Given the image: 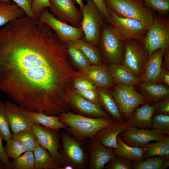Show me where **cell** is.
<instances>
[{
	"label": "cell",
	"mask_w": 169,
	"mask_h": 169,
	"mask_svg": "<svg viewBox=\"0 0 169 169\" xmlns=\"http://www.w3.org/2000/svg\"><path fill=\"white\" fill-rule=\"evenodd\" d=\"M62 42L48 26L25 16L0 28V90L28 111L58 116L78 77Z\"/></svg>",
	"instance_id": "6da1fadb"
},
{
	"label": "cell",
	"mask_w": 169,
	"mask_h": 169,
	"mask_svg": "<svg viewBox=\"0 0 169 169\" xmlns=\"http://www.w3.org/2000/svg\"><path fill=\"white\" fill-rule=\"evenodd\" d=\"M58 116L67 125L65 131L83 142L95 138L100 130L117 122L110 117L91 118L69 111L61 113Z\"/></svg>",
	"instance_id": "7a4b0ae2"
},
{
	"label": "cell",
	"mask_w": 169,
	"mask_h": 169,
	"mask_svg": "<svg viewBox=\"0 0 169 169\" xmlns=\"http://www.w3.org/2000/svg\"><path fill=\"white\" fill-rule=\"evenodd\" d=\"M61 147L59 169H83L88 165V151L85 142L80 141L65 131H60Z\"/></svg>",
	"instance_id": "3957f363"
},
{
	"label": "cell",
	"mask_w": 169,
	"mask_h": 169,
	"mask_svg": "<svg viewBox=\"0 0 169 169\" xmlns=\"http://www.w3.org/2000/svg\"><path fill=\"white\" fill-rule=\"evenodd\" d=\"M107 9L118 16L139 21L149 28L152 25L154 12L143 3L131 0H104Z\"/></svg>",
	"instance_id": "277c9868"
},
{
	"label": "cell",
	"mask_w": 169,
	"mask_h": 169,
	"mask_svg": "<svg viewBox=\"0 0 169 169\" xmlns=\"http://www.w3.org/2000/svg\"><path fill=\"white\" fill-rule=\"evenodd\" d=\"M98 47L103 61L106 63L122 64L124 57L125 42L120 39L105 22Z\"/></svg>",
	"instance_id": "5b68a950"
},
{
	"label": "cell",
	"mask_w": 169,
	"mask_h": 169,
	"mask_svg": "<svg viewBox=\"0 0 169 169\" xmlns=\"http://www.w3.org/2000/svg\"><path fill=\"white\" fill-rule=\"evenodd\" d=\"M85 0L86 4L81 9L82 14L81 28L84 34L82 39L98 46L105 21L93 1Z\"/></svg>",
	"instance_id": "8992f818"
},
{
	"label": "cell",
	"mask_w": 169,
	"mask_h": 169,
	"mask_svg": "<svg viewBox=\"0 0 169 169\" xmlns=\"http://www.w3.org/2000/svg\"><path fill=\"white\" fill-rule=\"evenodd\" d=\"M143 42L149 57L155 51L160 49L169 48V20L154 12L151 26L147 30Z\"/></svg>",
	"instance_id": "52a82bcc"
},
{
	"label": "cell",
	"mask_w": 169,
	"mask_h": 169,
	"mask_svg": "<svg viewBox=\"0 0 169 169\" xmlns=\"http://www.w3.org/2000/svg\"><path fill=\"white\" fill-rule=\"evenodd\" d=\"M110 89L121 115L125 121L128 120L136 107L148 103L134 87L115 84Z\"/></svg>",
	"instance_id": "ba28073f"
},
{
	"label": "cell",
	"mask_w": 169,
	"mask_h": 169,
	"mask_svg": "<svg viewBox=\"0 0 169 169\" xmlns=\"http://www.w3.org/2000/svg\"><path fill=\"white\" fill-rule=\"evenodd\" d=\"M125 50L122 64L140 79L149 56L143 42L131 38L125 42Z\"/></svg>",
	"instance_id": "9c48e42d"
},
{
	"label": "cell",
	"mask_w": 169,
	"mask_h": 169,
	"mask_svg": "<svg viewBox=\"0 0 169 169\" xmlns=\"http://www.w3.org/2000/svg\"><path fill=\"white\" fill-rule=\"evenodd\" d=\"M111 21L109 24L115 34L125 42L131 38L143 42L148 28L136 19L122 18L108 9Z\"/></svg>",
	"instance_id": "30bf717a"
},
{
	"label": "cell",
	"mask_w": 169,
	"mask_h": 169,
	"mask_svg": "<svg viewBox=\"0 0 169 169\" xmlns=\"http://www.w3.org/2000/svg\"><path fill=\"white\" fill-rule=\"evenodd\" d=\"M65 103L69 109L80 115L94 118L110 117L98 105L85 99L71 87L64 97Z\"/></svg>",
	"instance_id": "8fae6325"
},
{
	"label": "cell",
	"mask_w": 169,
	"mask_h": 169,
	"mask_svg": "<svg viewBox=\"0 0 169 169\" xmlns=\"http://www.w3.org/2000/svg\"><path fill=\"white\" fill-rule=\"evenodd\" d=\"M38 19L50 27L63 42L76 41L83 38L84 32L81 28L77 27L62 22L57 19L47 8L40 14Z\"/></svg>",
	"instance_id": "7c38bea8"
},
{
	"label": "cell",
	"mask_w": 169,
	"mask_h": 169,
	"mask_svg": "<svg viewBox=\"0 0 169 169\" xmlns=\"http://www.w3.org/2000/svg\"><path fill=\"white\" fill-rule=\"evenodd\" d=\"M75 0H49L50 12L59 21L81 27L82 14L76 6Z\"/></svg>",
	"instance_id": "4fadbf2b"
},
{
	"label": "cell",
	"mask_w": 169,
	"mask_h": 169,
	"mask_svg": "<svg viewBox=\"0 0 169 169\" xmlns=\"http://www.w3.org/2000/svg\"><path fill=\"white\" fill-rule=\"evenodd\" d=\"M165 135L159 134L153 129H144L128 126L118 136L126 145L132 147H142L151 141H157Z\"/></svg>",
	"instance_id": "5bb4252c"
},
{
	"label": "cell",
	"mask_w": 169,
	"mask_h": 169,
	"mask_svg": "<svg viewBox=\"0 0 169 169\" xmlns=\"http://www.w3.org/2000/svg\"><path fill=\"white\" fill-rule=\"evenodd\" d=\"M31 129L37 137L40 145L46 149L51 155L58 161L61 147L60 131L50 129L41 125L35 124H33Z\"/></svg>",
	"instance_id": "9a60e30c"
},
{
	"label": "cell",
	"mask_w": 169,
	"mask_h": 169,
	"mask_svg": "<svg viewBox=\"0 0 169 169\" xmlns=\"http://www.w3.org/2000/svg\"><path fill=\"white\" fill-rule=\"evenodd\" d=\"M88 140L89 168L105 169V165L116 156L115 153L110 148L106 147L95 138Z\"/></svg>",
	"instance_id": "2e32d148"
},
{
	"label": "cell",
	"mask_w": 169,
	"mask_h": 169,
	"mask_svg": "<svg viewBox=\"0 0 169 169\" xmlns=\"http://www.w3.org/2000/svg\"><path fill=\"white\" fill-rule=\"evenodd\" d=\"M5 103L10 128L13 134L31 128L33 123L29 116L28 111L11 101Z\"/></svg>",
	"instance_id": "e0dca14e"
},
{
	"label": "cell",
	"mask_w": 169,
	"mask_h": 169,
	"mask_svg": "<svg viewBox=\"0 0 169 169\" xmlns=\"http://www.w3.org/2000/svg\"><path fill=\"white\" fill-rule=\"evenodd\" d=\"M78 74V76L90 80L97 87L110 89L115 85L107 67L103 64H91L88 68L80 70Z\"/></svg>",
	"instance_id": "ac0fdd59"
},
{
	"label": "cell",
	"mask_w": 169,
	"mask_h": 169,
	"mask_svg": "<svg viewBox=\"0 0 169 169\" xmlns=\"http://www.w3.org/2000/svg\"><path fill=\"white\" fill-rule=\"evenodd\" d=\"M134 88L151 105L169 97V86L161 82H139Z\"/></svg>",
	"instance_id": "d6986e66"
},
{
	"label": "cell",
	"mask_w": 169,
	"mask_h": 169,
	"mask_svg": "<svg viewBox=\"0 0 169 169\" xmlns=\"http://www.w3.org/2000/svg\"><path fill=\"white\" fill-rule=\"evenodd\" d=\"M154 108V104L148 103L138 106L126 121L128 126L141 129H152L151 122Z\"/></svg>",
	"instance_id": "ffe728a7"
},
{
	"label": "cell",
	"mask_w": 169,
	"mask_h": 169,
	"mask_svg": "<svg viewBox=\"0 0 169 169\" xmlns=\"http://www.w3.org/2000/svg\"><path fill=\"white\" fill-rule=\"evenodd\" d=\"M165 49H160L151 54L144 67L140 83L161 82L159 75Z\"/></svg>",
	"instance_id": "44dd1931"
},
{
	"label": "cell",
	"mask_w": 169,
	"mask_h": 169,
	"mask_svg": "<svg viewBox=\"0 0 169 169\" xmlns=\"http://www.w3.org/2000/svg\"><path fill=\"white\" fill-rule=\"evenodd\" d=\"M128 126L126 121L116 122L100 130L95 138L106 147L115 149L117 146L118 136Z\"/></svg>",
	"instance_id": "7402d4cb"
},
{
	"label": "cell",
	"mask_w": 169,
	"mask_h": 169,
	"mask_svg": "<svg viewBox=\"0 0 169 169\" xmlns=\"http://www.w3.org/2000/svg\"><path fill=\"white\" fill-rule=\"evenodd\" d=\"M100 105L103 110L117 122L125 121L122 118L115 101L109 88L97 87Z\"/></svg>",
	"instance_id": "603a6c76"
},
{
	"label": "cell",
	"mask_w": 169,
	"mask_h": 169,
	"mask_svg": "<svg viewBox=\"0 0 169 169\" xmlns=\"http://www.w3.org/2000/svg\"><path fill=\"white\" fill-rule=\"evenodd\" d=\"M115 84L134 87L140 79L122 64L107 63Z\"/></svg>",
	"instance_id": "cb8c5ba5"
},
{
	"label": "cell",
	"mask_w": 169,
	"mask_h": 169,
	"mask_svg": "<svg viewBox=\"0 0 169 169\" xmlns=\"http://www.w3.org/2000/svg\"><path fill=\"white\" fill-rule=\"evenodd\" d=\"M66 54L70 61L80 70L88 68L91 64L75 41L63 42Z\"/></svg>",
	"instance_id": "d4e9b609"
},
{
	"label": "cell",
	"mask_w": 169,
	"mask_h": 169,
	"mask_svg": "<svg viewBox=\"0 0 169 169\" xmlns=\"http://www.w3.org/2000/svg\"><path fill=\"white\" fill-rule=\"evenodd\" d=\"M23 10L10 1H0V26L26 16Z\"/></svg>",
	"instance_id": "484cf974"
},
{
	"label": "cell",
	"mask_w": 169,
	"mask_h": 169,
	"mask_svg": "<svg viewBox=\"0 0 169 169\" xmlns=\"http://www.w3.org/2000/svg\"><path fill=\"white\" fill-rule=\"evenodd\" d=\"M33 152L35 158L34 169H59L60 167L58 161L41 146H39Z\"/></svg>",
	"instance_id": "4316f807"
},
{
	"label": "cell",
	"mask_w": 169,
	"mask_h": 169,
	"mask_svg": "<svg viewBox=\"0 0 169 169\" xmlns=\"http://www.w3.org/2000/svg\"><path fill=\"white\" fill-rule=\"evenodd\" d=\"M28 112L29 116L33 124H40L47 128L58 131L65 129L67 127L60 120L58 116L49 115L40 112Z\"/></svg>",
	"instance_id": "83f0119b"
},
{
	"label": "cell",
	"mask_w": 169,
	"mask_h": 169,
	"mask_svg": "<svg viewBox=\"0 0 169 169\" xmlns=\"http://www.w3.org/2000/svg\"><path fill=\"white\" fill-rule=\"evenodd\" d=\"M149 143L144 146V159L153 156H160L169 158V136L165 135L160 140Z\"/></svg>",
	"instance_id": "f1b7e54d"
},
{
	"label": "cell",
	"mask_w": 169,
	"mask_h": 169,
	"mask_svg": "<svg viewBox=\"0 0 169 169\" xmlns=\"http://www.w3.org/2000/svg\"><path fill=\"white\" fill-rule=\"evenodd\" d=\"M117 142L115 149L110 148L116 156L125 158L134 162L139 161L144 159L142 148L132 147L126 145L119 136L117 137Z\"/></svg>",
	"instance_id": "f546056e"
},
{
	"label": "cell",
	"mask_w": 169,
	"mask_h": 169,
	"mask_svg": "<svg viewBox=\"0 0 169 169\" xmlns=\"http://www.w3.org/2000/svg\"><path fill=\"white\" fill-rule=\"evenodd\" d=\"M90 64L95 65L103 64V60L98 46H95L83 39L75 41Z\"/></svg>",
	"instance_id": "4dcf8cb0"
},
{
	"label": "cell",
	"mask_w": 169,
	"mask_h": 169,
	"mask_svg": "<svg viewBox=\"0 0 169 169\" xmlns=\"http://www.w3.org/2000/svg\"><path fill=\"white\" fill-rule=\"evenodd\" d=\"M133 169H166L169 166V158L156 156L132 162Z\"/></svg>",
	"instance_id": "1f68e13d"
},
{
	"label": "cell",
	"mask_w": 169,
	"mask_h": 169,
	"mask_svg": "<svg viewBox=\"0 0 169 169\" xmlns=\"http://www.w3.org/2000/svg\"><path fill=\"white\" fill-rule=\"evenodd\" d=\"M12 138L21 142L27 151H33L40 146L31 128L23 130L16 134H12Z\"/></svg>",
	"instance_id": "d6a6232c"
},
{
	"label": "cell",
	"mask_w": 169,
	"mask_h": 169,
	"mask_svg": "<svg viewBox=\"0 0 169 169\" xmlns=\"http://www.w3.org/2000/svg\"><path fill=\"white\" fill-rule=\"evenodd\" d=\"M10 169H34L33 151H27L18 158L10 161Z\"/></svg>",
	"instance_id": "836d02e7"
},
{
	"label": "cell",
	"mask_w": 169,
	"mask_h": 169,
	"mask_svg": "<svg viewBox=\"0 0 169 169\" xmlns=\"http://www.w3.org/2000/svg\"><path fill=\"white\" fill-rule=\"evenodd\" d=\"M6 103L0 100V136L2 141H6L12 138V134L6 111Z\"/></svg>",
	"instance_id": "e575fe53"
},
{
	"label": "cell",
	"mask_w": 169,
	"mask_h": 169,
	"mask_svg": "<svg viewBox=\"0 0 169 169\" xmlns=\"http://www.w3.org/2000/svg\"><path fill=\"white\" fill-rule=\"evenodd\" d=\"M152 129L162 135H169V115L157 114L153 115Z\"/></svg>",
	"instance_id": "d590c367"
},
{
	"label": "cell",
	"mask_w": 169,
	"mask_h": 169,
	"mask_svg": "<svg viewBox=\"0 0 169 169\" xmlns=\"http://www.w3.org/2000/svg\"><path fill=\"white\" fill-rule=\"evenodd\" d=\"M6 142L4 150L8 158L15 159L27 151L21 143L16 140L11 138Z\"/></svg>",
	"instance_id": "8d00e7d4"
},
{
	"label": "cell",
	"mask_w": 169,
	"mask_h": 169,
	"mask_svg": "<svg viewBox=\"0 0 169 169\" xmlns=\"http://www.w3.org/2000/svg\"><path fill=\"white\" fill-rule=\"evenodd\" d=\"M143 3L145 6L157 12L159 16L167 17L169 12V0H143Z\"/></svg>",
	"instance_id": "74e56055"
},
{
	"label": "cell",
	"mask_w": 169,
	"mask_h": 169,
	"mask_svg": "<svg viewBox=\"0 0 169 169\" xmlns=\"http://www.w3.org/2000/svg\"><path fill=\"white\" fill-rule=\"evenodd\" d=\"M106 169H133L131 161L125 158L116 156L105 166Z\"/></svg>",
	"instance_id": "f35d334b"
},
{
	"label": "cell",
	"mask_w": 169,
	"mask_h": 169,
	"mask_svg": "<svg viewBox=\"0 0 169 169\" xmlns=\"http://www.w3.org/2000/svg\"><path fill=\"white\" fill-rule=\"evenodd\" d=\"M73 86L74 90L79 92H84L97 89V86L93 82L81 76H79L74 79Z\"/></svg>",
	"instance_id": "ab89813d"
},
{
	"label": "cell",
	"mask_w": 169,
	"mask_h": 169,
	"mask_svg": "<svg viewBox=\"0 0 169 169\" xmlns=\"http://www.w3.org/2000/svg\"><path fill=\"white\" fill-rule=\"evenodd\" d=\"M50 7L49 0H33L32 2V10L38 19L40 13Z\"/></svg>",
	"instance_id": "60d3db41"
},
{
	"label": "cell",
	"mask_w": 169,
	"mask_h": 169,
	"mask_svg": "<svg viewBox=\"0 0 169 169\" xmlns=\"http://www.w3.org/2000/svg\"><path fill=\"white\" fill-rule=\"evenodd\" d=\"M12 1L24 11L26 16L38 19L32 9V0H8Z\"/></svg>",
	"instance_id": "b9f144b4"
},
{
	"label": "cell",
	"mask_w": 169,
	"mask_h": 169,
	"mask_svg": "<svg viewBox=\"0 0 169 169\" xmlns=\"http://www.w3.org/2000/svg\"><path fill=\"white\" fill-rule=\"evenodd\" d=\"M153 115L157 114L169 115V97L154 104Z\"/></svg>",
	"instance_id": "7bdbcfd3"
},
{
	"label": "cell",
	"mask_w": 169,
	"mask_h": 169,
	"mask_svg": "<svg viewBox=\"0 0 169 169\" xmlns=\"http://www.w3.org/2000/svg\"><path fill=\"white\" fill-rule=\"evenodd\" d=\"M101 13L105 22L109 24L111 22L110 15L104 0H92Z\"/></svg>",
	"instance_id": "ee69618b"
},
{
	"label": "cell",
	"mask_w": 169,
	"mask_h": 169,
	"mask_svg": "<svg viewBox=\"0 0 169 169\" xmlns=\"http://www.w3.org/2000/svg\"><path fill=\"white\" fill-rule=\"evenodd\" d=\"M75 91L87 100L100 105L97 89L84 92Z\"/></svg>",
	"instance_id": "f6af8a7d"
},
{
	"label": "cell",
	"mask_w": 169,
	"mask_h": 169,
	"mask_svg": "<svg viewBox=\"0 0 169 169\" xmlns=\"http://www.w3.org/2000/svg\"><path fill=\"white\" fill-rule=\"evenodd\" d=\"M2 141L0 136V160L5 165L7 169H10V161L5 153Z\"/></svg>",
	"instance_id": "bcb514c9"
},
{
	"label": "cell",
	"mask_w": 169,
	"mask_h": 169,
	"mask_svg": "<svg viewBox=\"0 0 169 169\" xmlns=\"http://www.w3.org/2000/svg\"><path fill=\"white\" fill-rule=\"evenodd\" d=\"M160 82L169 86V70L161 68L159 75Z\"/></svg>",
	"instance_id": "7dc6e473"
},
{
	"label": "cell",
	"mask_w": 169,
	"mask_h": 169,
	"mask_svg": "<svg viewBox=\"0 0 169 169\" xmlns=\"http://www.w3.org/2000/svg\"><path fill=\"white\" fill-rule=\"evenodd\" d=\"M161 68L169 70V48L165 50L161 63Z\"/></svg>",
	"instance_id": "c3c4849f"
},
{
	"label": "cell",
	"mask_w": 169,
	"mask_h": 169,
	"mask_svg": "<svg viewBox=\"0 0 169 169\" xmlns=\"http://www.w3.org/2000/svg\"><path fill=\"white\" fill-rule=\"evenodd\" d=\"M77 2V3L79 4L80 6V9L81 10L83 7L84 5L82 1V0H75Z\"/></svg>",
	"instance_id": "681fc988"
},
{
	"label": "cell",
	"mask_w": 169,
	"mask_h": 169,
	"mask_svg": "<svg viewBox=\"0 0 169 169\" xmlns=\"http://www.w3.org/2000/svg\"><path fill=\"white\" fill-rule=\"evenodd\" d=\"M0 169H7L5 165L1 160H0Z\"/></svg>",
	"instance_id": "f907efd6"
},
{
	"label": "cell",
	"mask_w": 169,
	"mask_h": 169,
	"mask_svg": "<svg viewBox=\"0 0 169 169\" xmlns=\"http://www.w3.org/2000/svg\"><path fill=\"white\" fill-rule=\"evenodd\" d=\"M133 1L136 2H141L143 3V0H131Z\"/></svg>",
	"instance_id": "816d5d0a"
},
{
	"label": "cell",
	"mask_w": 169,
	"mask_h": 169,
	"mask_svg": "<svg viewBox=\"0 0 169 169\" xmlns=\"http://www.w3.org/2000/svg\"><path fill=\"white\" fill-rule=\"evenodd\" d=\"M3 0V1H9L8 0Z\"/></svg>",
	"instance_id": "f5cc1de1"
},
{
	"label": "cell",
	"mask_w": 169,
	"mask_h": 169,
	"mask_svg": "<svg viewBox=\"0 0 169 169\" xmlns=\"http://www.w3.org/2000/svg\"><path fill=\"white\" fill-rule=\"evenodd\" d=\"M1 90H0V94H1Z\"/></svg>",
	"instance_id": "db71d44e"
},
{
	"label": "cell",
	"mask_w": 169,
	"mask_h": 169,
	"mask_svg": "<svg viewBox=\"0 0 169 169\" xmlns=\"http://www.w3.org/2000/svg\"><path fill=\"white\" fill-rule=\"evenodd\" d=\"M32 0V1H33V0Z\"/></svg>",
	"instance_id": "11a10c76"
}]
</instances>
